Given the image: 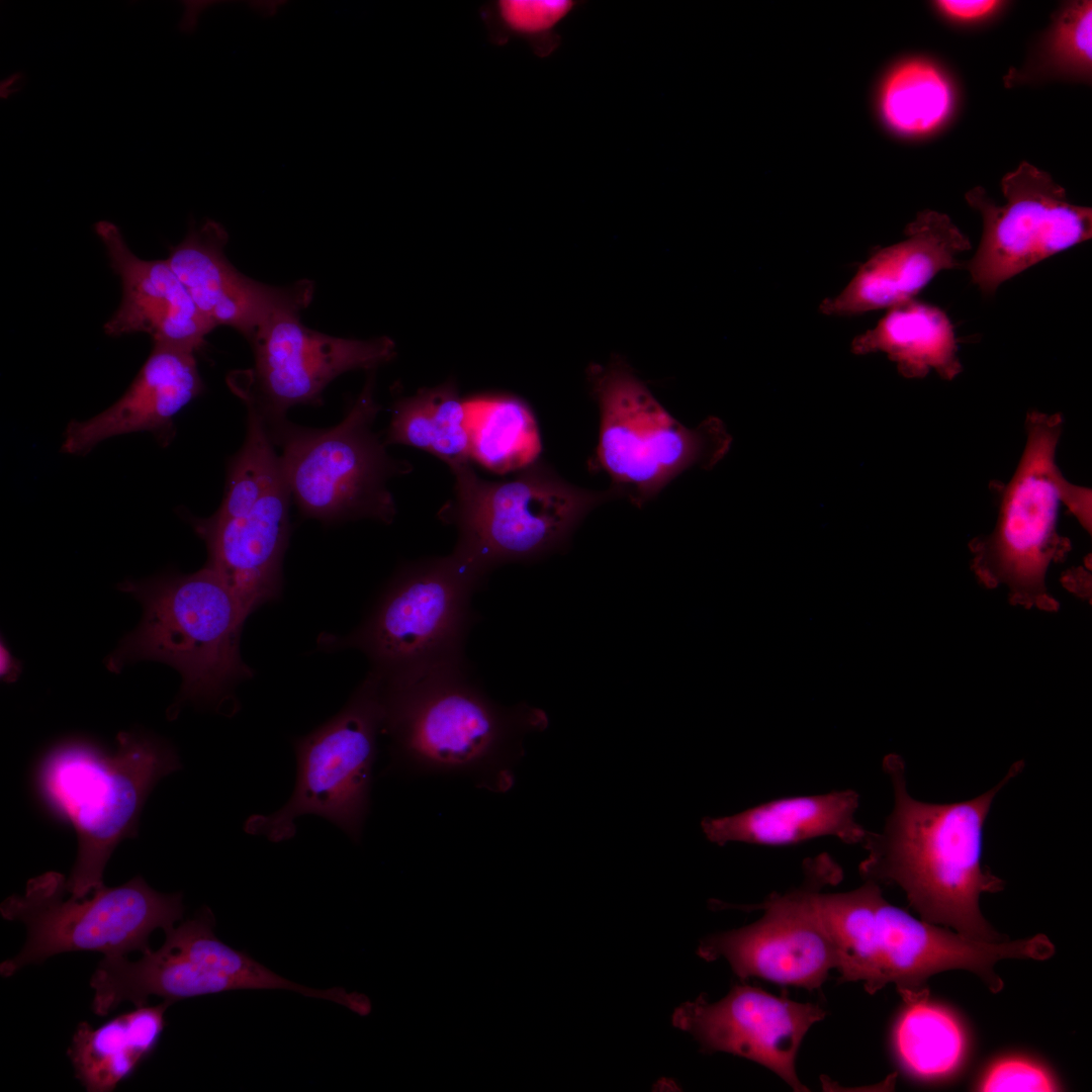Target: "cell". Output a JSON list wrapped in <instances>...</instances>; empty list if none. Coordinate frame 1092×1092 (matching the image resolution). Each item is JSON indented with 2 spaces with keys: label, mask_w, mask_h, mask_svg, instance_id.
Masks as SVG:
<instances>
[{
  "label": "cell",
  "mask_w": 1092,
  "mask_h": 1092,
  "mask_svg": "<svg viewBox=\"0 0 1092 1092\" xmlns=\"http://www.w3.org/2000/svg\"><path fill=\"white\" fill-rule=\"evenodd\" d=\"M1011 765L994 788L964 802L934 804L914 799L907 790L905 763L888 754L883 767L894 791V807L880 833L870 831L868 856L859 872L867 880L899 886L921 919L952 927L970 939L1001 942L1004 938L983 917V893L1004 888L1001 879L983 869L984 824L999 791L1023 768Z\"/></svg>",
  "instance_id": "cell-1"
},
{
  "label": "cell",
  "mask_w": 1092,
  "mask_h": 1092,
  "mask_svg": "<svg viewBox=\"0 0 1092 1092\" xmlns=\"http://www.w3.org/2000/svg\"><path fill=\"white\" fill-rule=\"evenodd\" d=\"M380 680L381 733L389 739L392 771L458 776L476 788L507 793L525 754V736L548 726L539 708L494 702L466 661Z\"/></svg>",
  "instance_id": "cell-2"
},
{
  "label": "cell",
  "mask_w": 1092,
  "mask_h": 1092,
  "mask_svg": "<svg viewBox=\"0 0 1092 1092\" xmlns=\"http://www.w3.org/2000/svg\"><path fill=\"white\" fill-rule=\"evenodd\" d=\"M808 870L809 899L835 946L838 981L860 982L870 994L890 983L902 997L927 992L930 976L952 969L970 971L992 992H999L1003 981L994 971L999 961H1042L1055 952L1043 934L984 942L918 920L890 904L878 883L870 880L851 891L822 893L823 884L835 879V873L819 863Z\"/></svg>",
  "instance_id": "cell-3"
},
{
  "label": "cell",
  "mask_w": 1092,
  "mask_h": 1092,
  "mask_svg": "<svg viewBox=\"0 0 1092 1092\" xmlns=\"http://www.w3.org/2000/svg\"><path fill=\"white\" fill-rule=\"evenodd\" d=\"M118 587L142 604L143 617L108 656L110 671L139 660L172 666L182 677L176 706L219 705L252 677L240 651L248 616L213 570L125 580Z\"/></svg>",
  "instance_id": "cell-4"
},
{
  "label": "cell",
  "mask_w": 1092,
  "mask_h": 1092,
  "mask_svg": "<svg viewBox=\"0 0 1092 1092\" xmlns=\"http://www.w3.org/2000/svg\"><path fill=\"white\" fill-rule=\"evenodd\" d=\"M114 754L83 741H68L42 759L37 782L48 805L70 821L78 851L66 882L81 899L102 887L103 872L117 844L136 834L143 806L163 777L181 768L165 742L120 732Z\"/></svg>",
  "instance_id": "cell-5"
},
{
  "label": "cell",
  "mask_w": 1092,
  "mask_h": 1092,
  "mask_svg": "<svg viewBox=\"0 0 1092 1092\" xmlns=\"http://www.w3.org/2000/svg\"><path fill=\"white\" fill-rule=\"evenodd\" d=\"M485 578L454 552L401 566L360 625L346 636L323 634L325 651L357 649L385 679L466 661L476 614L472 598Z\"/></svg>",
  "instance_id": "cell-6"
},
{
  "label": "cell",
  "mask_w": 1092,
  "mask_h": 1092,
  "mask_svg": "<svg viewBox=\"0 0 1092 1092\" xmlns=\"http://www.w3.org/2000/svg\"><path fill=\"white\" fill-rule=\"evenodd\" d=\"M451 471L455 497L440 518L457 528L453 552L484 578L503 564L565 549L594 508L619 496L573 485L538 460L509 481L482 479L470 463Z\"/></svg>",
  "instance_id": "cell-7"
},
{
  "label": "cell",
  "mask_w": 1092,
  "mask_h": 1092,
  "mask_svg": "<svg viewBox=\"0 0 1092 1092\" xmlns=\"http://www.w3.org/2000/svg\"><path fill=\"white\" fill-rule=\"evenodd\" d=\"M588 380L600 415L597 466L638 507L686 470L714 466L730 448L721 420L684 426L622 360L590 366Z\"/></svg>",
  "instance_id": "cell-8"
},
{
  "label": "cell",
  "mask_w": 1092,
  "mask_h": 1092,
  "mask_svg": "<svg viewBox=\"0 0 1092 1092\" xmlns=\"http://www.w3.org/2000/svg\"><path fill=\"white\" fill-rule=\"evenodd\" d=\"M214 926L213 913L202 907L193 918L164 930L163 945L143 952L140 960L104 957L90 979L92 1011L106 1016L123 1001L145 1006L152 995L175 1003L228 991L279 989L334 1002L359 1016L369 1012L371 999L366 994L342 987L314 989L290 981L222 942Z\"/></svg>",
  "instance_id": "cell-9"
},
{
  "label": "cell",
  "mask_w": 1092,
  "mask_h": 1092,
  "mask_svg": "<svg viewBox=\"0 0 1092 1092\" xmlns=\"http://www.w3.org/2000/svg\"><path fill=\"white\" fill-rule=\"evenodd\" d=\"M367 381L345 418L329 429L296 426L286 419L267 427L284 479L301 515L325 524L374 519L390 524L396 507L387 481L411 470L392 459L373 432L380 411Z\"/></svg>",
  "instance_id": "cell-10"
},
{
  "label": "cell",
  "mask_w": 1092,
  "mask_h": 1092,
  "mask_svg": "<svg viewBox=\"0 0 1092 1092\" xmlns=\"http://www.w3.org/2000/svg\"><path fill=\"white\" fill-rule=\"evenodd\" d=\"M66 877L47 872L30 879L23 895H11L0 906L2 917L27 929L21 950L0 965L8 978L27 965L70 951H97L104 957L151 949L157 929L174 926L184 914L182 893L164 894L138 876L117 887H102L81 899L70 896Z\"/></svg>",
  "instance_id": "cell-11"
},
{
  "label": "cell",
  "mask_w": 1092,
  "mask_h": 1092,
  "mask_svg": "<svg viewBox=\"0 0 1092 1092\" xmlns=\"http://www.w3.org/2000/svg\"><path fill=\"white\" fill-rule=\"evenodd\" d=\"M382 724L381 680L370 670L338 714L294 741L297 770L290 799L270 815L250 816L245 831L281 842L295 835V819L313 814L359 842Z\"/></svg>",
  "instance_id": "cell-12"
},
{
  "label": "cell",
  "mask_w": 1092,
  "mask_h": 1092,
  "mask_svg": "<svg viewBox=\"0 0 1092 1092\" xmlns=\"http://www.w3.org/2000/svg\"><path fill=\"white\" fill-rule=\"evenodd\" d=\"M1062 424L1059 414L1028 413L1024 451L1003 492L996 527L976 559L982 576L1031 602L1044 596L1046 569L1062 550L1057 532L1061 503L1090 525L1091 493L1068 482L1056 464Z\"/></svg>",
  "instance_id": "cell-13"
},
{
  "label": "cell",
  "mask_w": 1092,
  "mask_h": 1092,
  "mask_svg": "<svg viewBox=\"0 0 1092 1092\" xmlns=\"http://www.w3.org/2000/svg\"><path fill=\"white\" fill-rule=\"evenodd\" d=\"M1005 203L996 204L983 187L966 193L983 219L979 247L966 267L986 296L1038 262L1092 237V209L1070 202L1052 176L1021 163L1001 180Z\"/></svg>",
  "instance_id": "cell-14"
},
{
  "label": "cell",
  "mask_w": 1092,
  "mask_h": 1092,
  "mask_svg": "<svg viewBox=\"0 0 1092 1092\" xmlns=\"http://www.w3.org/2000/svg\"><path fill=\"white\" fill-rule=\"evenodd\" d=\"M299 310L275 313L249 340L254 365L233 372L232 390L269 426L286 419L298 404H320L324 389L339 375L374 369L395 355L387 337L353 340L313 331L301 324Z\"/></svg>",
  "instance_id": "cell-15"
},
{
  "label": "cell",
  "mask_w": 1092,
  "mask_h": 1092,
  "mask_svg": "<svg viewBox=\"0 0 1092 1092\" xmlns=\"http://www.w3.org/2000/svg\"><path fill=\"white\" fill-rule=\"evenodd\" d=\"M818 1005L779 997L748 985H735L721 1000L704 995L672 1014L673 1026L691 1033L706 1053L725 1052L764 1066L794 1091H808L796 1059L810 1027L824 1019Z\"/></svg>",
  "instance_id": "cell-16"
},
{
  "label": "cell",
  "mask_w": 1092,
  "mask_h": 1092,
  "mask_svg": "<svg viewBox=\"0 0 1092 1092\" xmlns=\"http://www.w3.org/2000/svg\"><path fill=\"white\" fill-rule=\"evenodd\" d=\"M764 911L754 923L704 937L697 953L725 959L737 977L819 989L838 968L835 946L809 899V880L794 891L772 894L753 906Z\"/></svg>",
  "instance_id": "cell-17"
},
{
  "label": "cell",
  "mask_w": 1092,
  "mask_h": 1092,
  "mask_svg": "<svg viewBox=\"0 0 1092 1092\" xmlns=\"http://www.w3.org/2000/svg\"><path fill=\"white\" fill-rule=\"evenodd\" d=\"M228 240L223 225L207 218L198 228L192 224L167 258L214 329L231 327L249 341L275 313L285 309L301 311L309 305L314 291L312 281L302 279L279 287L251 279L228 260Z\"/></svg>",
  "instance_id": "cell-18"
},
{
  "label": "cell",
  "mask_w": 1092,
  "mask_h": 1092,
  "mask_svg": "<svg viewBox=\"0 0 1092 1092\" xmlns=\"http://www.w3.org/2000/svg\"><path fill=\"white\" fill-rule=\"evenodd\" d=\"M291 498L282 475L257 502L232 517L190 519L207 548L205 566L229 586L248 617L281 596Z\"/></svg>",
  "instance_id": "cell-19"
},
{
  "label": "cell",
  "mask_w": 1092,
  "mask_h": 1092,
  "mask_svg": "<svg viewBox=\"0 0 1092 1092\" xmlns=\"http://www.w3.org/2000/svg\"><path fill=\"white\" fill-rule=\"evenodd\" d=\"M906 238L877 250L819 310L845 316L891 308L914 297L940 271L958 268L970 240L944 213L925 209L905 230Z\"/></svg>",
  "instance_id": "cell-20"
},
{
  "label": "cell",
  "mask_w": 1092,
  "mask_h": 1092,
  "mask_svg": "<svg viewBox=\"0 0 1092 1092\" xmlns=\"http://www.w3.org/2000/svg\"><path fill=\"white\" fill-rule=\"evenodd\" d=\"M94 231L122 288L120 304L104 325L105 334L121 337L146 333L154 343L193 352L202 348L214 328L199 311L168 260L138 257L119 226L110 220L95 222Z\"/></svg>",
  "instance_id": "cell-21"
},
{
  "label": "cell",
  "mask_w": 1092,
  "mask_h": 1092,
  "mask_svg": "<svg viewBox=\"0 0 1092 1092\" xmlns=\"http://www.w3.org/2000/svg\"><path fill=\"white\" fill-rule=\"evenodd\" d=\"M195 352L154 343L124 394L107 410L85 421H72L62 451L84 455L102 441L133 432L167 435L174 417L204 389Z\"/></svg>",
  "instance_id": "cell-22"
},
{
  "label": "cell",
  "mask_w": 1092,
  "mask_h": 1092,
  "mask_svg": "<svg viewBox=\"0 0 1092 1092\" xmlns=\"http://www.w3.org/2000/svg\"><path fill=\"white\" fill-rule=\"evenodd\" d=\"M858 806L859 795L850 789L788 797L730 816L705 817L701 828L720 846L729 842L786 846L822 836L862 845L870 831L855 820Z\"/></svg>",
  "instance_id": "cell-23"
},
{
  "label": "cell",
  "mask_w": 1092,
  "mask_h": 1092,
  "mask_svg": "<svg viewBox=\"0 0 1092 1092\" xmlns=\"http://www.w3.org/2000/svg\"><path fill=\"white\" fill-rule=\"evenodd\" d=\"M173 1001L141 1006L97 1028L81 1021L67 1056L76 1079L88 1092H111L129 1078L159 1044L165 1013Z\"/></svg>",
  "instance_id": "cell-24"
},
{
  "label": "cell",
  "mask_w": 1092,
  "mask_h": 1092,
  "mask_svg": "<svg viewBox=\"0 0 1092 1092\" xmlns=\"http://www.w3.org/2000/svg\"><path fill=\"white\" fill-rule=\"evenodd\" d=\"M958 350L946 313L916 299L888 308L874 328L851 342L856 355L886 354L906 378H923L934 370L943 379H953L962 371Z\"/></svg>",
  "instance_id": "cell-25"
},
{
  "label": "cell",
  "mask_w": 1092,
  "mask_h": 1092,
  "mask_svg": "<svg viewBox=\"0 0 1092 1092\" xmlns=\"http://www.w3.org/2000/svg\"><path fill=\"white\" fill-rule=\"evenodd\" d=\"M386 444H403L434 454L451 468L470 463L467 410L452 381L396 401Z\"/></svg>",
  "instance_id": "cell-26"
},
{
  "label": "cell",
  "mask_w": 1092,
  "mask_h": 1092,
  "mask_svg": "<svg viewBox=\"0 0 1092 1092\" xmlns=\"http://www.w3.org/2000/svg\"><path fill=\"white\" fill-rule=\"evenodd\" d=\"M465 404L471 459L500 474L522 470L538 460L541 436L524 400L514 395H485Z\"/></svg>",
  "instance_id": "cell-27"
},
{
  "label": "cell",
  "mask_w": 1092,
  "mask_h": 1092,
  "mask_svg": "<svg viewBox=\"0 0 1092 1092\" xmlns=\"http://www.w3.org/2000/svg\"><path fill=\"white\" fill-rule=\"evenodd\" d=\"M892 1030V1046L901 1067L911 1076L933 1079L949 1075L961 1065L967 1048L964 1028L946 1008L928 1000V991L903 997Z\"/></svg>",
  "instance_id": "cell-28"
},
{
  "label": "cell",
  "mask_w": 1092,
  "mask_h": 1092,
  "mask_svg": "<svg viewBox=\"0 0 1092 1092\" xmlns=\"http://www.w3.org/2000/svg\"><path fill=\"white\" fill-rule=\"evenodd\" d=\"M951 102L945 78L923 61H910L897 67L886 79L881 93L886 122L908 135L936 128L948 115Z\"/></svg>",
  "instance_id": "cell-29"
},
{
  "label": "cell",
  "mask_w": 1092,
  "mask_h": 1092,
  "mask_svg": "<svg viewBox=\"0 0 1092 1092\" xmlns=\"http://www.w3.org/2000/svg\"><path fill=\"white\" fill-rule=\"evenodd\" d=\"M1091 65L1092 2L1075 1L1054 21L1036 70L1045 75L1090 77Z\"/></svg>",
  "instance_id": "cell-30"
},
{
  "label": "cell",
  "mask_w": 1092,
  "mask_h": 1092,
  "mask_svg": "<svg viewBox=\"0 0 1092 1092\" xmlns=\"http://www.w3.org/2000/svg\"><path fill=\"white\" fill-rule=\"evenodd\" d=\"M575 6L568 0H502L492 5L491 16L504 32L549 53L557 44L554 29Z\"/></svg>",
  "instance_id": "cell-31"
},
{
  "label": "cell",
  "mask_w": 1092,
  "mask_h": 1092,
  "mask_svg": "<svg viewBox=\"0 0 1092 1092\" xmlns=\"http://www.w3.org/2000/svg\"><path fill=\"white\" fill-rule=\"evenodd\" d=\"M979 1090L1046 1092L1059 1090V1085L1044 1067L1013 1057L994 1063L983 1076Z\"/></svg>",
  "instance_id": "cell-32"
},
{
  "label": "cell",
  "mask_w": 1092,
  "mask_h": 1092,
  "mask_svg": "<svg viewBox=\"0 0 1092 1092\" xmlns=\"http://www.w3.org/2000/svg\"><path fill=\"white\" fill-rule=\"evenodd\" d=\"M936 6L946 15L959 20H972L984 17L995 10L1000 2L993 0H941Z\"/></svg>",
  "instance_id": "cell-33"
},
{
  "label": "cell",
  "mask_w": 1092,
  "mask_h": 1092,
  "mask_svg": "<svg viewBox=\"0 0 1092 1092\" xmlns=\"http://www.w3.org/2000/svg\"><path fill=\"white\" fill-rule=\"evenodd\" d=\"M214 1H184V11L179 21V29L186 33L193 32L199 24L202 13L213 6Z\"/></svg>",
  "instance_id": "cell-34"
},
{
  "label": "cell",
  "mask_w": 1092,
  "mask_h": 1092,
  "mask_svg": "<svg viewBox=\"0 0 1092 1092\" xmlns=\"http://www.w3.org/2000/svg\"><path fill=\"white\" fill-rule=\"evenodd\" d=\"M21 672V663L16 660L7 647L1 642L0 648V674L2 680L5 682H12L17 679Z\"/></svg>",
  "instance_id": "cell-35"
},
{
  "label": "cell",
  "mask_w": 1092,
  "mask_h": 1092,
  "mask_svg": "<svg viewBox=\"0 0 1092 1092\" xmlns=\"http://www.w3.org/2000/svg\"><path fill=\"white\" fill-rule=\"evenodd\" d=\"M27 78L22 72H14L0 82V97L8 99L19 93L26 85Z\"/></svg>",
  "instance_id": "cell-36"
},
{
  "label": "cell",
  "mask_w": 1092,
  "mask_h": 1092,
  "mask_svg": "<svg viewBox=\"0 0 1092 1092\" xmlns=\"http://www.w3.org/2000/svg\"><path fill=\"white\" fill-rule=\"evenodd\" d=\"M284 4L281 1H254L250 8L262 17L274 16Z\"/></svg>",
  "instance_id": "cell-37"
}]
</instances>
